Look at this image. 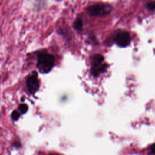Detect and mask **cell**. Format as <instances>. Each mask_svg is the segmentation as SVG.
I'll use <instances>...</instances> for the list:
<instances>
[{
    "label": "cell",
    "instance_id": "6da1fadb",
    "mask_svg": "<svg viewBox=\"0 0 155 155\" xmlns=\"http://www.w3.org/2000/svg\"><path fill=\"white\" fill-rule=\"evenodd\" d=\"M54 57L49 53H40L38 56L37 67L42 73L51 71L54 64Z\"/></svg>",
    "mask_w": 155,
    "mask_h": 155
},
{
    "label": "cell",
    "instance_id": "7a4b0ae2",
    "mask_svg": "<svg viewBox=\"0 0 155 155\" xmlns=\"http://www.w3.org/2000/svg\"><path fill=\"white\" fill-rule=\"evenodd\" d=\"M111 11V6L105 3H96L88 6L87 12L90 16L103 17L108 15Z\"/></svg>",
    "mask_w": 155,
    "mask_h": 155
},
{
    "label": "cell",
    "instance_id": "3957f363",
    "mask_svg": "<svg viewBox=\"0 0 155 155\" xmlns=\"http://www.w3.org/2000/svg\"><path fill=\"white\" fill-rule=\"evenodd\" d=\"M92 65L91 73L94 76H98L101 73L104 72L107 68V64L104 63V58L100 54H96L92 56Z\"/></svg>",
    "mask_w": 155,
    "mask_h": 155
},
{
    "label": "cell",
    "instance_id": "277c9868",
    "mask_svg": "<svg viewBox=\"0 0 155 155\" xmlns=\"http://www.w3.org/2000/svg\"><path fill=\"white\" fill-rule=\"evenodd\" d=\"M114 42L120 47L128 46L131 42V37L130 34L126 31H119L117 32L114 38Z\"/></svg>",
    "mask_w": 155,
    "mask_h": 155
},
{
    "label": "cell",
    "instance_id": "5b68a950",
    "mask_svg": "<svg viewBox=\"0 0 155 155\" xmlns=\"http://www.w3.org/2000/svg\"><path fill=\"white\" fill-rule=\"evenodd\" d=\"M25 84L28 91L32 94H35L38 90L39 87V82L36 72H33L31 74L27 77Z\"/></svg>",
    "mask_w": 155,
    "mask_h": 155
},
{
    "label": "cell",
    "instance_id": "8992f818",
    "mask_svg": "<svg viewBox=\"0 0 155 155\" xmlns=\"http://www.w3.org/2000/svg\"><path fill=\"white\" fill-rule=\"evenodd\" d=\"M83 27V21L81 18H77L73 23V27L77 31L81 30Z\"/></svg>",
    "mask_w": 155,
    "mask_h": 155
},
{
    "label": "cell",
    "instance_id": "52a82bcc",
    "mask_svg": "<svg viewBox=\"0 0 155 155\" xmlns=\"http://www.w3.org/2000/svg\"><path fill=\"white\" fill-rule=\"evenodd\" d=\"M18 110H19V112L21 113V114H24L25 113L27 110H28V106L27 105H26L25 104H21L19 105V107H18Z\"/></svg>",
    "mask_w": 155,
    "mask_h": 155
},
{
    "label": "cell",
    "instance_id": "ba28073f",
    "mask_svg": "<svg viewBox=\"0 0 155 155\" xmlns=\"http://www.w3.org/2000/svg\"><path fill=\"white\" fill-rule=\"evenodd\" d=\"M20 114H21V113L18 111L13 110L11 113V118L12 119V120L16 121L19 118Z\"/></svg>",
    "mask_w": 155,
    "mask_h": 155
},
{
    "label": "cell",
    "instance_id": "9c48e42d",
    "mask_svg": "<svg viewBox=\"0 0 155 155\" xmlns=\"http://www.w3.org/2000/svg\"><path fill=\"white\" fill-rule=\"evenodd\" d=\"M147 8L149 10H155V1H151L149 2L146 4Z\"/></svg>",
    "mask_w": 155,
    "mask_h": 155
},
{
    "label": "cell",
    "instance_id": "30bf717a",
    "mask_svg": "<svg viewBox=\"0 0 155 155\" xmlns=\"http://www.w3.org/2000/svg\"><path fill=\"white\" fill-rule=\"evenodd\" d=\"M149 154H155V143L151 145L148 149Z\"/></svg>",
    "mask_w": 155,
    "mask_h": 155
}]
</instances>
